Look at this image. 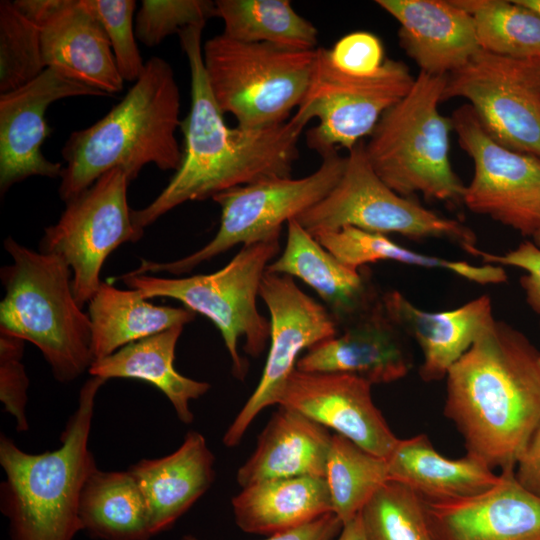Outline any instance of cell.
<instances>
[{
	"label": "cell",
	"instance_id": "obj_12",
	"mask_svg": "<svg viewBox=\"0 0 540 540\" xmlns=\"http://www.w3.org/2000/svg\"><path fill=\"white\" fill-rule=\"evenodd\" d=\"M121 168L101 175L88 189L66 202L58 221L45 228L39 251L62 257L72 270V288L83 307L99 289L107 257L120 245L136 242L144 231L132 220Z\"/></svg>",
	"mask_w": 540,
	"mask_h": 540
},
{
	"label": "cell",
	"instance_id": "obj_47",
	"mask_svg": "<svg viewBox=\"0 0 540 540\" xmlns=\"http://www.w3.org/2000/svg\"><path fill=\"white\" fill-rule=\"evenodd\" d=\"M532 238H533V242H534L538 247H540V228H539V230L534 234V236H533Z\"/></svg>",
	"mask_w": 540,
	"mask_h": 540
},
{
	"label": "cell",
	"instance_id": "obj_26",
	"mask_svg": "<svg viewBox=\"0 0 540 540\" xmlns=\"http://www.w3.org/2000/svg\"><path fill=\"white\" fill-rule=\"evenodd\" d=\"M386 459L389 480L409 486L424 500L476 496L500 480V474L475 456L466 453L459 459L444 457L425 434L399 439Z\"/></svg>",
	"mask_w": 540,
	"mask_h": 540
},
{
	"label": "cell",
	"instance_id": "obj_35",
	"mask_svg": "<svg viewBox=\"0 0 540 540\" xmlns=\"http://www.w3.org/2000/svg\"><path fill=\"white\" fill-rule=\"evenodd\" d=\"M359 515L367 540H435L423 499L394 480L381 486Z\"/></svg>",
	"mask_w": 540,
	"mask_h": 540
},
{
	"label": "cell",
	"instance_id": "obj_11",
	"mask_svg": "<svg viewBox=\"0 0 540 540\" xmlns=\"http://www.w3.org/2000/svg\"><path fill=\"white\" fill-rule=\"evenodd\" d=\"M414 80L406 64L394 59H386L370 76L344 73L333 65L329 49L318 47L308 89L293 116L306 124L318 119L306 132V144L321 157L340 148L349 151L371 135Z\"/></svg>",
	"mask_w": 540,
	"mask_h": 540
},
{
	"label": "cell",
	"instance_id": "obj_22",
	"mask_svg": "<svg viewBox=\"0 0 540 540\" xmlns=\"http://www.w3.org/2000/svg\"><path fill=\"white\" fill-rule=\"evenodd\" d=\"M382 302L394 324L420 346L423 363L419 375L425 382L446 378L452 365L495 319L487 295L440 312L422 310L398 291L382 295Z\"/></svg>",
	"mask_w": 540,
	"mask_h": 540
},
{
	"label": "cell",
	"instance_id": "obj_42",
	"mask_svg": "<svg viewBox=\"0 0 540 540\" xmlns=\"http://www.w3.org/2000/svg\"><path fill=\"white\" fill-rule=\"evenodd\" d=\"M342 528V521L334 512H330L297 528L270 535L264 540H332L340 534ZM179 540L202 539L193 535H184Z\"/></svg>",
	"mask_w": 540,
	"mask_h": 540
},
{
	"label": "cell",
	"instance_id": "obj_15",
	"mask_svg": "<svg viewBox=\"0 0 540 540\" xmlns=\"http://www.w3.org/2000/svg\"><path fill=\"white\" fill-rule=\"evenodd\" d=\"M453 98L467 100L496 142L540 159V97L515 59L481 49L447 76L442 101Z\"/></svg>",
	"mask_w": 540,
	"mask_h": 540
},
{
	"label": "cell",
	"instance_id": "obj_16",
	"mask_svg": "<svg viewBox=\"0 0 540 540\" xmlns=\"http://www.w3.org/2000/svg\"><path fill=\"white\" fill-rule=\"evenodd\" d=\"M102 95L49 67L29 83L0 94L1 194L32 176H61L64 166L46 159L41 151L52 131L45 118L52 103L75 96Z\"/></svg>",
	"mask_w": 540,
	"mask_h": 540
},
{
	"label": "cell",
	"instance_id": "obj_41",
	"mask_svg": "<svg viewBox=\"0 0 540 540\" xmlns=\"http://www.w3.org/2000/svg\"><path fill=\"white\" fill-rule=\"evenodd\" d=\"M477 257H481L487 264L524 269L527 274L520 278V285L525 292L526 302L535 313L540 314V247L533 241L526 240L504 255L479 250Z\"/></svg>",
	"mask_w": 540,
	"mask_h": 540
},
{
	"label": "cell",
	"instance_id": "obj_6",
	"mask_svg": "<svg viewBox=\"0 0 540 540\" xmlns=\"http://www.w3.org/2000/svg\"><path fill=\"white\" fill-rule=\"evenodd\" d=\"M447 76L419 72L410 91L380 118L365 143L375 173L396 193L462 202L465 186L450 158V117L439 104Z\"/></svg>",
	"mask_w": 540,
	"mask_h": 540
},
{
	"label": "cell",
	"instance_id": "obj_40",
	"mask_svg": "<svg viewBox=\"0 0 540 540\" xmlns=\"http://www.w3.org/2000/svg\"><path fill=\"white\" fill-rule=\"evenodd\" d=\"M333 65L355 76H370L380 70L386 58L381 40L373 33L356 31L340 38L329 49Z\"/></svg>",
	"mask_w": 540,
	"mask_h": 540
},
{
	"label": "cell",
	"instance_id": "obj_7",
	"mask_svg": "<svg viewBox=\"0 0 540 540\" xmlns=\"http://www.w3.org/2000/svg\"><path fill=\"white\" fill-rule=\"evenodd\" d=\"M314 50H293L268 43L208 39L202 57L213 97L237 126L261 129L282 124L301 104L316 60Z\"/></svg>",
	"mask_w": 540,
	"mask_h": 540
},
{
	"label": "cell",
	"instance_id": "obj_13",
	"mask_svg": "<svg viewBox=\"0 0 540 540\" xmlns=\"http://www.w3.org/2000/svg\"><path fill=\"white\" fill-rule=\"evenodd\" d=\"M450 118L461 149L474 163L462 202L476 214L533 237L540 228V159L496 142L467 103Z\"/></svg>",
	"mask_w": 540,
	"mask_h": 540
},
{
	"label": "cell",
	"instance_id": "obj_3",
	"mask_svg": "<svg viewBox=\"0 0 540 540\" xmlns=\"http://www.w3.org/2000/svg\"><path fill=\"white\" fill-rule=\"evenodd\" d=\"M180 92L170 64L152 57L123 99L94 124L74 131L61 154L59 196L68 202L101 175L121 168L129 181L148 164L176 171L182 160Z\"/></svg>",
	"mask_w": 540,
	"mask_h": 540
},
{
	"label": "cell",
	"instance_id": "obj_30",
	"mask_svg": "<svg viewBox=\"0 0 540 540\" xmlns=\"http://www.w3.org/2000/svg\"><path fill=\"white\" fill-rule=\"evenodd\" d=\"M81 530L98 540H149L152 536L142 492L126 471L96 468L80 497Z\"/></svg>",
	"mask_w": 540,
	"mask_h": 540
},
{
	"label": "cell",
	"instance_id": "obj_14",
	"mask_svg": "<svg viewBox=\"0 0 540 540\" xmlns=\"http://www.w3.org/2000/svg\"><path fill=\"white\" fill-rule=\"evenodd\" d=\"M259 297L270 314V348L260 381L223 436L238 445L259 412L279 403L302 350L335 337L339 327L328 309L304 293L293 278L265 272Z\"/></svg>",
	"mask_w": 540,
	"mask_h": 540
},
{
	"label": "cell",
	"instance_id": "obj_27",
	"mask_svg": "<svg viewBox=\"0 0 540 540\" xmlns=\"http://www.w3.org/2000/svg\"><path fill=\"white\" fill-rule=\"evenodd\" d=\"M235 523L248 533L276 534L333 512L325 477L298 476L261 481L232 498Z\"/></svg>",
	"mask_w": 540,
	"mask_h": 540
},
{
	"label": "cell",
	"instance_id": "obj_24",
	"mask_svg": "<svg viewBox=\"0 0 540 540\" xmlns=\"http://www.w3.org/2000/svg\"><path fill=\"white\" fill-rule=\"evenodd\" d=\"M266 271L297 277L310 286L326 304L339 328L380 299L364 271L339 261L296 219L287 222L284 251Z\"/></svg>",
	"mask_w": 540,
	"mask_h": 540
},
{
	"label": "cell",
	"instance_id": "obj_23",
	"mask_svg": "<svg viewBox=\"0 0 540 540\" xmlns=\"http://www.w3.org/2000/svg\"><path fill=\"white\" fill-rule=\"evenodd\" d=\"M214 462L205 437L191 430L171 454L130 466L146 503L152 536L170 529L211 487Z\"/></svg>",
	"mask_w": 540,
	"mask_h": 540
},
{
	"label": "cell",
	"instance_id": "obj_34",
	"mask_svg": "<svg viewBox=\"0 0 540 540\" xmlns=\"http://www.w3.org/2000/svg\"><path fill=\"white\" fill-rule=\"evenodd\" d=\"M314 237L339 261L354 269L378 261H395L423 268L443 269L461 277L468 272L465 261L425 255L402 247L384 234L352 226L322 231Z\"/></svg>",
	"mask_w": 540,
	"mask_h": 540
},
{
	"label": "cell",
	"instance_id": "obj_36",
	"mask_svg": "<svg viewBox=\"0 0 540 540\" xmlns=\"http://www.w3.org/2000/svg\"><path fill=\"white\" fill-rule=\"evenodd\" d=\"M45 68L38 26L13 1H1L0 94L29 83Z\"/></svg>",
	"mask_w": 540,
	"mask_h": 540
},
{
	"label": "cell",
	"instance_id": "obj_18",
	"mask_svg": "<svg viewBox=\"0 0 540 540\" xmlns=\"http://www.w3.org/2000/svg\"><path fill=\"white\" fill-rule=\"evenodd\" d=\"M371 386L350 374L295 369L278 405L296 410L372 454L387 458L399 439L374 404Z\"/></svg>",
	"mask_w": 540,
	"mask_h": 540
},
{
	"label": "cell",
	"instance_id": "obj_25",
	"mask_svg": "<svg viewBox=\"0 0 540 540\" xmlns=\"http://www.w3.org/2000/svg\"><path fill=\"white\" fill-rule=\"evenodd\" d=\"M331 439L323 425L279 405L259 435L254 452L238 469L236 481L245 488L278 478L325 477Z\"/></svg>",
	"mask_w": 540,
	"mask_h": 540
},
{
	"label": "cell",
	"instance_id": "obj_10",
	"mask_svg": "<svg viewBox=\"0 0 540 540\" xmlns=\"http://www.w3.org/2000/svg\"><path fill=\"white\" fill-rule=\"evenodd\" d=\"M295 219L312 236L352 226L412 239L444 238L473 256L479 250L471 228L425 208L386 185L370 165L363 140L348 151L344 171L335 187Z\"/></svg>",
	"mask_w": 540,
	"mask_h": 540
},
{
	"label": "cell",
	"instance_id": "obj_19",
	"mask_svg": "<svg viewBox=\"0 0 540 540\" xmlns=\"http://www.w3.org/2000/svg\"><path fill=\"white\" fill-rule=\"evenodd\" d=\"M423 502L435 540H540V497L519 484L515 469L476 496Z\"/></svg>",
	"mask_w": 540,
	"mask_h": 540
},
{
	"label": "cell",
	"instance_id": "obj_31",
	"mask_svg": "<svg viewBox=\"0 0 540 540\" xmlns=\"http://www.w3.org/2000/svg\"><path fill=\"white\" fill-rule=\"evenodd\" d=\"M215 17L224 23L223 34L249 43H268L293 50H314L318 30L299 15L287 0H217Z\"/></svg>",
	"mask_w": 540,
	"mask_h": 540
},
{
	"label": "cell",
	"instance_id": "obj_21",
	"mask_svg": "<svg viewBox=\"0 0 540 540\" xmlns=\"http://www.w3.org/2000/svg\"><path fill=\"white\" fill-rule=\"evenodd\" d=\"M399 23L401 48L420 72L448 76L481 50L473 17L454 0H376Z\"/></svg>",
	"mask_w": 540,
	"mask_h": 540
},
{
	"label": "cell",
	"instance_id": "obj_17",
	"mask_svg": "<svg viewBox=\"0 0 540 540\" xmlns=\"http://www.w3.org/2000/svg\"><path fill=\"white\" fill-rule=\"evenodd\" d=\"M14 5L40 30L46 68L104 95L120 92L124 80L110 42L84 0H16Z\"/></svg>",
	"mask_w": 540,
	"mask_h": 540
},
{
	"label": "cell",
	"instance_id": "obj_9",
	"mask_svg": "<svg viewBox=\"0 0 540 540\" xmlns=\"http://www.w3.org/2000/svg\"><path fill=\"white\" fill-rule=\"evenodd\" d=\"M321 158L318 169L308 176L266 178L218 193L212 199L221 209L220 226L209 243L179 260H141L127 274H185L238 244L250 245L280 235L283 223L321 201L340 180L345 157L334 151Z\"/></svg>",
	"mask_w": 540,
	"mask_h": 540
},
{
	"label": "cell",
	"instance_id": "obj_43",
	"mask_svg": "<svg viewBox=\"0 0 540 540\" xmlns=\"http://www.w3.org/2000/svg\"><path fill=\"white\" fill-rule=\"evenodd\" d=\"M515 477L522 487L540 497V424L516 463Z\"/></svg>",
	"mask_w": 540,
	"mask_h": 540
},
{
	"label": "cell",
	"instance_id": "obj_45",
	"mask_svg": "<svg viewBox=\"0 0 540 540\" xmlns=\"http://www.w3.org/2000/svg\"><path fill=\"white\" fill-rule=\"evenodd\" d=\"M337 540H367L359 514L343 525Z\"/></svg>",
	"mask_w": 540,
	"mask_h": 540
},
{
	"label": "cell",
	"instance_id": "obj_28",
	"mask_svg": "<svg viewBox=\"0 0 540 540\" xmlns=\"http://www.w3.org/2000/svg\"><path fill=\"white\" fill-rule=\"evenodd\" d=\"M183 327L174 326L130 343L107 357L95 360L88 372L106 381L130 378L153 385L169 400L178 419L190 424L194 418L190 402L204 395L210 384L188 378L174 367L175 349Z\"/></svg>",
	"mask_w": 540,
	"mask_h": 540
},
{
	"label": "cell",
	"instance_id": "obj_46",
	"mask_svg": "<svg viewBox=\"0 0 540 540\" xmlns=\"http://www.w3.org/2000/svg\"><path fill=\"white\" fill-rule=\"evenodd\" d=\"M523 6L531 9L540 16V0H517Z\"/></svg>",
	"mask_w": 540,
	"mask_h": 540
},
{
	"label": "cell",
	"instance_id": "obj_8",
	"mask_svg": "<svg viewBox=\"0 0 540 540\" xmlns=\"http://www.w3.org/2000/svg\"><path fill=\"white\" fill-rule=\"evenodd\" d=\"M280 235L244 245L220 270L185 278H161L151 275L118 277L130 289L146 299L166 297L180 301L186 308L210 319L220 331L232 360L233 375L244 380L248 363L238 352V342L245 339L244 350L258 357L270 339V321L257 307L260 284L280 251Z\"/></svg>",
	"mask_w": 540,
	"mask_h": 540
},
{
	"label": "cell",
	"instance_id": "obj_44",
	"mask_svg": "<svg viewBox=\"0 0 540 540\" xmlns=\"http://www.w3.org/2000/svg\"><path fill=\"white\" fill-rule=\"evenodd\" d=\"M515 61L527 84L540 97V58L515 59Z\"/></svg>",
	"mask_w": 540,
	"mask_h": 540
},
{
	"label": "cell",
	"instance_id": "obj_37",
	"mask_svg": "<svg viewBox=\"0 0 540 540\" xmlns=\"http://www.w3.org/2000/svg\"><path fill=\"white\" fill-rule=\"evenodd\" d=\"M214 13V2L208 0H143L135 18L136 38L154 47L186 28L205 27Z\"/></svg>",
	"mask_w": 540,
	"mask_h": 540
},
{
	"label": "cell",
	"instance_id": "obj_33",
	"mask_svg": "<svg viewBox=\"0 0 540 540\" xmlns=\"http://www.w3.org/2000/svg\"><path fill=\"white\" fill-rule=\"evenodd\" d=\"M474 19L482 50L512 59L540 58V16L517 0H454Z\"/></svg>",
	"mask_w": 540,
	"mask_h": 540
},
{
	"label": "cell",
	"instance_id": "obj_20",
	"mask_svg": "<svg viewBox=\"0 0 540 540\" xmlns=\"http://www.w3.org/2000/svg\"><path fill=\"white\" fill-rule=\"evenodd\" d=\"M402 331L387 315L382 297L342 327V333L308 350L296 363L304 372L345 373L371 384L391 383L411 368Z\"/></svg>",
	"mask_w": 540,
	"mask_h": 540
},
{
	"label": "cell",
	"instance_id": "obj_29",
	"mask_svg": "<svg viewBox=\"0 0 540 540\" xmlns=\"http://www.w3.org/2000/svg\"><path fill=\"white\" fill-rule=\"evenodd\" d=\"M136 289L122 290L102 282L88 302L94 361L120 348L174 326H184L196 313L188 308L152 304Z\"/></svg>",
	"mask_w": 540,
	"mask_h": 540
},
{
	"label": "cell",
	"instance_id": "obj_4",
	"mask_svg": "<svg viewBox=\"0 0 540 540\" xmlns=\"http://www.w3.org/2000/svg\"><path fill=\"white\" fill-rule=\"evenodd\" d=\"M106 380L92 376L82 386L78 405L52 451L31 454L6 435L0 437L1 512L9 540H73L81 530L80 497L97 468L89 449L95 399Z\"/></svg>",
	"mask_w": 540,
	"mask_h": 540
},
{
	"label": "cell",
	"instance_id": "obj_2",
	"mask_svg": "<svg viewBox=\"0 0 540 540\" xmlns=\"http://www.w3.org/2000/svg\"><path fill=\"white\" fill-rule=\"evenodd\" d=\"M444 415L467 454L491 469H515L540 424V351L493 320L446 375Z\"/></svg>",
	"mask_w": 540,
	"mask_h": 540
},
{
	"label": "cell",
	"instance_id": "obj_1",
	"mask_svg": "<svg viewBox=\"0 0 540 540\" xmlns=\"http://www.w3.org/2000/svg\"><path fill=\"white\" fill-rule=\"evenodd\" d=\"M204 27L178 36L191 77V105L181 122L184 148L179 168L147 206L132 210L135 226L144 228L187 201L213 198L220 192L272 177H290L299 158L298 141L307 125L294 116L279 125L230 128L208 84L202 57Z\"/></svg>",
	"mask_w": 540,
	"mask_h": 540
},
{
	"label": "cell",
	"instance_id": "obj_32",
	"mask_svg": "<svg viewBox=\"0 0 540 540\" xmlns=\"http://www.w3.org/2000/svg\"><path fill=\"white\" fill-rule=\"evenodd\" d=\"M325 478L333 512L344 525L355 518L389 480L388 462L335 433L330 443Z\"/></svg>",
	"mask_w": 540,
	"mask_h": 540
},
{
	"label": "cell",
	"instance_id": "obj_5",
	"mask_svg": "<svg viewBox=\"0 0 540 540\" xmlns=\"http://www.w3.org/2000/svg\"><path fill=\"white\" fill-rule=\"evenodd\" d=\"M4 248L13 262L1 268L0 332L34 344L59 382L75 380L94 357L89 315L74 296L71 268L62 257L10 236Z\"/></svg>",
	"mask_w": 540,
	"mask_h": 540
},
{
	"label": "cell",
	"instance_id": "obj_38",
	"mask_svg": "<svg viewBox=\"0 0 540 540\" xmlns=\"http://www.w3.org/2000/svg\"><path fill=\"white\" fill-rule=\"evenodd\" d=\"M84 3L101 24L122 79L135 82L145 66L136 43L133 24L136 1L84 0Z\"/></svg>",
	"mask_w": 540,
	"mask_h": 540
},
{
	"label": "cell",
	"instance_id": "obj_39",
	"mask_svg": "<svg viewBox=\"0 0 540 540\" xmlns=\"http://www.w3.org/2000/svg\"><path fill=\"white\" fill-rule=\"evenodd\" d=\"M24 342L0 332V400L4 410L15 418L18 432L29 429L26 417L29 379L22 363Z\"/></svg>",
	"mask_w": 540,
	"mask_h": 540
}]
</instances>
